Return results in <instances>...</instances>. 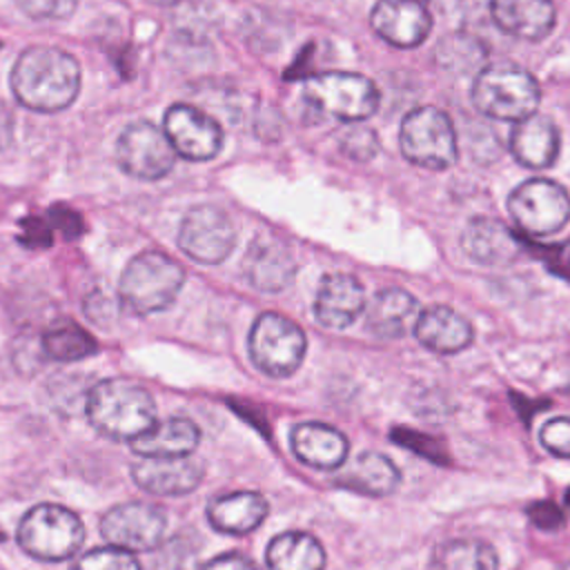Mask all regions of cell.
Masks as SVG:
<instances>
[{"instance_id": "1", "label": "cell", "mask_w": 570, "mask_h": 570, "mask_svg": "<svg viewBox=\"0 0 570 570\" xmlns=\"http://www.w3.org/2000/svg\"><path fill=\"white\" fill-rule=\"evenodd\" d=\"M11 89L18 102L31 111H60L69 107L78 96V60L58 47H29L13 65Z\"/></svg>"}, {"instance_id": "2", "label": "cell", "mask_w": 570, "mask_h": 570, "mask_svg": "<svg viewBox=\"0 0 570 570\" xmlns=\"http://www.w3.org/2000/svg\"><path fill=\"white\" fill-rule=\"evenodd\" d=\"M87 416L102 436L131 441L156 423V403L138 383L107 379L89 390Z\"/></svg>"}, {"instance_id": "3", "label": "cell", "mask_w": 570, "mask_h": 570, "mask_svg": "<svg viewBox=\"0 0 570 570\" xmlns=\"http://www.w3.org/2000/svg\"><path fill=\"white\" fill-rule=\"evenodd\" d=\"M541 91L537 80L521 67L499 62L481 69L472 85L474 107L494 120L517 122L537 111Z\"/></svg>"}, {"instance_id": "4", "label": "cell", "mask_w": 570, "mask_h": 570, "mask_svg": "<svg viewBox=\"0 0 570 570\" xmlns=\"http://www.w3.org/2000/svg\"><path fill=\"white\" fill-rule=\"evenodd\" d=\"M185 283V269L160 252L131 258L120 276L118 296L134 314H154L169 307Z\"/></svg>"}, {"instance_id": "5", "label": "cell", "mask_w": 570, "mask_h": 570, "mask_svg": "<svg viewBox=\"0 0 570 570\" xmlns=\"http://www.w3.org/2000/svg\"><path fill=\"white\" fill-rule=\"evenodd\" d=\"M303 96L314 111L343 122H361L379 107L376 85L347 71H325L307 78Z\"/></svg>"}, {"instance_id": "6", "label": "cell", "mask_w": 570, "mask_h": 570, "mask_svg": "<svg viewBox=\"0 0 570 570\" xmlns=\"http://www.w3.org/2000/svg\"><path fill=\"white\" fill-rule=\"evenodd\" d=\"M16 539L27 554L40 561H62L80 548L85 528L71 510L40 503L24 512Z\"/></svg>"}, {"instance_id": "7", "label": "cell", "mask_w": 570, "mask_h": 570, "mask_svg": "<svg viewBox=\"0 0 570 570\" xmlns=\"http://www.w3.org/2000/svg\"><path fill=\"white\" fill-rule=\"evenodd\" d=\"M252 363L272 379H285L303 363L307 341L303 330L283 314L263 312L249 330Z\"/></svg>"}, {"instance_id": "8", "label": "cell", "mask_w": 570, "mask_h": 570, "mask_svg": "<svg viewBox=\"0 0 570 570\" xmlns=\"http://www.w3.org/2000/svg\"><path fill=\"white\" fill-rule=\"evenodd\" d=\"M401 154L425 169H448L456 160L454 125L436 107L412 109L399 129Z\"/></svg>"}, {"instance_id": "9", "label": "cell", "mask_w": 570, "mask_h": 570, "mask_svg": "<svg viewBox=\"0 0 570 570\" xmlns=\"http://www.w3.org/2000/svg\"><path fill=\"white\" fill-rule=\"evenodd\" d=\"M512 220L530 236H550L570 218L568 191L548 178H530L508 196Z\"/></svg>"}, {"instance_id": "10", "label": "cell", "mask_w": 570, "mask_h": 570, "mask_svg": "<svg viewBox=\"0 0 570 570\" xmlns=\"http://www.w3.org/2000/svg\"><path fill=\"white\" fill-rule=\"evenodd\" d=\"M236 243V229L229 216L214 205L191 207L178 229V247L196 263H223Z\"/></svg>"}, {"instance_id": "11", "label": "cell", "mask_w": 570, "mask_h": 570, "mask_svg": "<svg viewBox=\"0 0 570 570\" xmlns=\"http://www.w3.org/2000/svg\"><path fill=\"white\" fill-rule=\"evenodd\" d=\"M116 158L125 174L140 180H156L171 171L176 151L163 129L151 122H134L120 134Z\"/></svg>"}, {"instance_id": "12", "label": "cell", "mask_w": 570, "mask_h": 570, "mask_svg": "<svg viewBox=\"0 0 570 570\" xmlns=\"http://www.w3.org/2000/svg\"><path fill=\"white\" fill-rule=\"evenodd\" d=\"M165 523V512L158 505L129 501L111 508L102 517L100 534L114 548L127 552H142L160 543Z\"/></svg>"}, {"instance_id": "13", "label": "cell", "mask_w": 570, "mask_h": 570, "mask_svg": "<svg viewBox=\"0 0 570 570\" xmlns=\"http://www.w3.org/2000/svg\"><path fill=\"white\" fill-rule=\"evenodd\" d=\"M163 131L174 151L187 160H209L223 147L220 125L191 105H171Z\"/></svg>"}, {"instance_id": "14", "label": "cell", "mask_w": 570, "mask_h": 570, "mask_svg": "<svg viewBox=\"0 0 570 570\" xmlns=\"http://www.w3.org/2000/svg\"><path fill=\"white\" fill-rule=\"evenodd\" d=\"M370 24L387 45L410 49L428 38L432 16L423 0H379L372 9Z\"/></svg>"}, {"instance_id": "15", "label": "cell", "mask_w": 570, "mask_h": 570, "mask_svg": "<svg viewBox=\"0 0 570 570\" xmlns=\"http://www.w3.org/2000/svg\"><path fill=\"white\" fill-rule=\"evenodd\" d=\"M203 463L194 456H140L134 463L131 476L134 481L151 492L163 497L187 494L203 481Z\"/></svg>"}, {"instance_id": "16", "label": "cell", "mask_w": 570, "mask_h": 570, "mask_svg": "<svg viewBox=\"0 0 570 570\" xmlns=\"http://www.w3.org/2000/svg\"><path fill=\"white\" fill-rule=\"evenodd\" d=\"M365 309V289L350 274H327L314 296V316L323 327L343 330Z\"/></svg>"}, {"instance_id": "17", "label": "cell", "mask_w": 570, "mask_h": 570, "mask_svg": "<svg viewBox=\"0 0 570 570\" xmlns=\"http://www.w3.org/2000/svg\"><path fill=\"white\" fill-rule=\"evenodd\" d=\"M243 274L258 292L276 294L294 281L296 263L281 240L254 238L243 258Z\"/></svg>"}, {"instance_id": "18", "label": "cell", "mask_w": 570, "mask_h": 570, "mask_svg": "<svg viewBox=\"0 0 570 570\" xmlns=\"http://www.w3.org/2000/svg\"><path fill=\"white\" fill-rule=\"evenodd\" d=\"M463 252L479 265L501 267L521 254V243L512 229H508L501 220L476 216L468 220L461 234Z\"/></svg>"}, {"instance_id": "19", "label": "cell", "mask_w": 570, "mask_h": 570, "mask_svg": "<svg viewBox=\"0 0 570 570\" xmlns=\"http://www.w3.org/2000/svg\"><path fill=\"white\" fill-rule=\"evenodd\" d=\"M289 445L298 461L318 470L341 468L347 461L350 452V441L341 430L316 421L294 425Z\"/></svg>"}, {"instance_id": "20", "label": "cell", "mask_w": 570, "mask_h": 570, "mask_svg": "<svg viewBox=\"0 0 570 570\" xmlns=\"http://www.w3.org/2000/svg\"><path fill=\"white\" fill-rule=\"evenodd\" d=\"M494 24L519 40H543L554 27L552 0H490Z\"/></svg>"}, {"instance_id": "21", "label": "cell", "mask_w": 570, "mask_h": 570, "mask_svg": "<svg viewBox=\"0 0 570 570\" xmlns=\"http://www.w3.org/2000/svg\"><path fill=\"white\" fill-rule=\"evenodd\" d=\"M559 145L561 138L552 118L534 111L514 122L510 136V151L521 165L530 169L550 167L559 156Z\"/></svg>"}, {"instance_id": "22", "label": "cell", "mask_w": 570, "mask_h": 570, "mask_svg": "<svg viewBox=\"0 0 570 570\" xmlns=\"http://www.w3.org/2000/svg\"><path fill=\"white\" fill-rule=\"evenodd\" d=\"M414 336L421 345L439 354H454L465 350L472 338L474 330L465 316L454 312L448 305H432L421 309L414 321Z\"/></svg>"}, {"instance_id": "23", "label": "cell", "mask_w": 570, "mask_h": 570, "mask_svg": "<svg viewBox=\"0 0 570 570\" xmlns=\"http://www.w3.org/2000/svg\"><path fill=\"white\" fill-rule=\"evenodd\" d=\"M421 307L416 298L401 287L379 289L365 305V325L381 338H399L414 325Z\"/></svg>"}, {"instance_id": "24", "label": "cell", "mask_w": 570, "mask_h": 570, "mask_svg": "<svg viewBox=\"0 0 570 570\" xmlns=\"http://www.w3.org/2000/svg\"><path fill=\"white\" fill-rule=\"evenodd\" d=\"M200 432L194 421L185 416H171L134 436L129 445L140 456H185L196 450Z\"/></svg>"}, {"instance_id": "25", "label": "cell", "mask_w": 570, "mask_h": 570, "mask_svg": "<svg viewBox=\"0 0 570 570\" xmlns=\"http://www.w3.org/2000/svg\"><path fill=\"white\" fill-rule=\"evenodd\" d=\"M267 517V501L258 492H232L214 499L207 505V519L214 530L225 534H245L263 523Z\"/></svg>"}, {"instance_id": "26", "label": "cell", "mask_w": 570, "mask_h": 570, "mask_svg": "<svg viewBox=\"0 0 570 570\" xmlns=\"http://www.w3.org/2000/svg\"><path fill=\"white\" fill-rule=\"evenodd\" d=\"M336 483L361 494L383 497L399 488L401 470L385 454L367 450V452H361L347 465V470L343 472L341 479H336Z\"/></svg>"}, {"instance_id": "27", "label": "cell", "mask_w": 570, "mask_h": 570, "mask_svg": "<svg viewBox=\"0 0 570 570\" xmlns=\"http://www.w3.org/2000/svg\"><path fill=\"white\" fill-rule=\"evenodd\" d=\"M269 570H323L325 550L316 537L298 530L274 537L265 552Z\"/></svg>"}, {"instance_id": "28", "label": "cell", "mask_w": 570, "mask_h": 570, "mask_svg": "<svg viewBox=\"0 0 570 570\" xmlns=\"http://www.w3.org/2000/svg\"><path fill=\"white\" fill-rule=\"evenodd\" d=\"M434 570H499V559L483 541L454 539L434 552Z\"/></svg>"}, {"instance_id": "29", "label": "cell", "mask_w": 570, "mask_h": 570, "mask_svg": "<svg viewBox=\"0 0 570 570\" xmlns=\"http://www.w3.org/2000/svg\"><path fill=\"white\" fill-rule=\"evenodd\" d=\"M42 350L53 361H78L96 352V341L73 321H58L42 334Z\"/></svg>"}, {"instance_id": "30", "label": "cell", "mask_w": 570, "mask_h": 570, "mask_svg": "<svg viewBox=\"0 0 570 570\" xmlns=\"http://www.w3.org/2000/svg\"><path fill=\"white\" fill-rule=\"evenodd\" d=\"M71 570H140L136 557L127 550L107 546V548H96L85 552Z\"/></svg>"}, {"instance_id": "31", "label": "cell", "mask_w": 570, "mask_h": 570, "mask_svg": "<svg viewBox=\"0 0 570 570\" xmlns=\"http://www.w3.org/2000/svg\"><path fill=\"white\" fill-rule=\"evenodd\" d=\"M541 445L561 459H570V416H554L541 425Z\"/></svg>"}, {"instance_id": "32", "label": "cell", "mask_w": 570, "mask_h": 570, "mask_svg": "<svg viewBox=\"0 0 570 570\" xmlns=\"http://www.w3.org/2000/svg\"><path fill=\"white\" fill-rule=\"evenodd\" d=\"M78 0H18V7L36 20H62L76 11Z\"/></svg>"}, {"instance_id": "33", "label": "cell", "mask_w": 570, "mask_h": 570, "mask_svg": "<svg viewBox=\"0 0 570 570\" xmlns=\"http://www.w3.org/2000/svg\"><path fill=\"white\" fill-rule=\"evenodd\" d=\"M341 149L356 160H370L379 151V140L372 129L354 127L343 136Z\"/></svg>"}, {"instance_id": "34", "label": "cell", "mask_w": 570, "mask_h": 570, "mask_svg": "<svg viewBox=\"0 0 570 570\" xmlns=\"http://www.w3.org/2000/svg\"><path fill=\"white\" fill-rule=\"evenodd\" d=\"M528 517L532 519V523L537 528H543V530H552V528L563 523V512L552 501H537V503H532L528 508Z\"/></svg>"}, {"instance_id": "35", "label": "cell", "mask_w": 570, "mask_h": 570, "mask_svg": "<svg viewBox=\"0 0 570 570\" xmlns=\"http://www.w3.org/2000/svg\"><path fill=\"white\" fill-rule=\"evenodd\" d=\"M203 570H256V566L236 552H227V554H220V557H214L212 561H207L203 566Z\"/></svg>"}, {"instance_id": "36", "label": "cell", "mask_w": 570, "mask_h": 570, "mask_svg": "<svg viewBox=\"0 0 570 570\" xmlns=\"http://www.w3.org/2000/svg\"><path fill=\"white\" fill-rule=\"evenodd\" d=\"M149 2H154V4H176L180 0H149Z\"/></svg>"}, {"instance_id": "37", "label": "cell", "mask_w": 570, "mask_h": 570, "mask_svg": "<svg viewBox=\"0 0 570 570\" xmlns=\"http://www.w3.org/2000/svg\"><path fill=\"white\" fill-rule=\"evenodd\" d=\"M566 503H568V508H570V488H568V492H566Z\"/></svg>"}, {"instance_id": "38", "label": "cell", "mask_w": 570, "mask_h": 570, "mask_svg": "<svg viewBox=\"0 0 570 570\" xmlns=\"http://www.w3.org/2000/svg\"><path fill=\"white\" fill-rule=\"evenodd\" d=\"M559 570H570V563H566L563 568H559Z\"/></svg>"}]
</instances>
